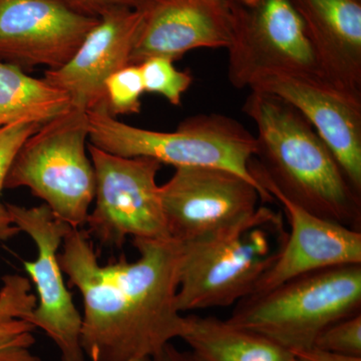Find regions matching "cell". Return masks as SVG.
<instances>
[{
    "mask_svg": "<svg viewBox=\"0 0 361 361\" xmlns=\"http://www.w3.org/2000/svg\"><path fill=\"white\" fill-rule=\"evenodd\" d=\"M250 90L275 94L300 111L361 194V94L305 75H275Z\"/></svg>",
    "mask_w": 361,
    "mask_h": 361,
    "instance_id": "cell-12",
    "label": "cell"
},
{
    "mask_svg": "<svg viewBox=\"0 0 361 361\" xmlns=\"http://www.w3.org/2000/svg\"><path fill=\"white\" fill-rule=\"evenodd\" d=\"M313 346L330 353L361 357V312L323 330Z\"/></svg>",
    "mask_w": 361,
    "mask_h": 361,
    "instance_id": "cell-23",
    "label": "cell"
},
{
    "mask_svg": "<svg viewBox=\"0 0 361 361\" xmlns=\"http://www.w3.org/2000/svg\"><path fill=\"white\" fill-rule=\"evenodd\" d=\"M360 310L361 264L344 265L307 273L246 297L227 322L292 355L313 348L323 330Z\"/></svg>",
    "mask_w": 361,
    "mask_h": 361,
    "instance_id": "cell-5",
    "label": "cell"
},
{
    "mask_svg": "<svg viewBox=\"0 0 361 361\" xmlns=\"http://www.w3.org/2000/svg\"><path fill=\"white\" fill-rule=\"evenodd\" d=\"M290 361H301V360H299L298 358H296L295 356L293 355V357L291 358Z\"/></svg>",
    "mask_w": 361,
    "mask_h": 361,
    "instance_id": "cell-29",
    "label": "cell"
},
{
    "mask_svg": "<svg viewBox=\"0 0 361 361\" xmlns=\"http://www.w3.org/2000/svg\"><path fill=\"white\" fill-rule=\"evenodd\" d=\"M14 225L32 238L37 249L35 261H25L28 279L35 285L37 302L28 322L56 344L61 361H85L80 345L82 313L63 278L59 248L73 228L58 219L45 204L23 207L6 203Z\"/></svg>",
    "mask_w": 361,
    "mask_h": 361,
    "instance_id": "cell-9",
    "label": "cell"
},
{
    "mask_svg": "<svg viewBox=\"0 0 361 361\" xmlns=\"http://www.w3.org/2000/svg\"><path fill=\"white\" fill-rule=\"evenodd\" d=\"M149 361H202L191 350L182 351L176 348L174 344H166L161 350L149 358Z\"/></svg>",
    "mask_w": 361,
    "mask_h": 361,
    "instance_id": "cell-27",
    "label": "cell"
},
{
    "mask_svg": "<svg viewBox=\"0 0 361 361\" xmlns=\"http://www.w3.org/2000/svg\"><path fill=\"white\" fill-rule=\"evenodd\" d=\"M243 113L256 126L250 172L259 186L323 219L361 232V194L300 111L283 99L250 90Z\"/></svg>",
    "mask_w": 361,
    "mask_h": 361,
    "instance_id": "cell-2",
    "label": "cell"
},
{
    "mask_svg": "<svg viewBox=\"0 0 361 361\" xmlns=\"http://www.w3.org/2000/svg\"><path fill=\"white\" fill-rule=\"evenodd\" d=\"M99 21L58 0H0V61L25 71L58 70Z\"/></svg>",
    "mask_w": 361,
    "mask_h": 361,
    "instance_id": "cell-11",
    "label": "cell"
},
{
    "mask_svg": "<svg viewBox=\"0 0 361 361\" xmlns=\"http://www.w3.org/2000/svg\"><path fill=\"white\" fill-rule=\"evenodd\" d=\"M301 361H361V357L356 356L339 355V353H330L322 349L313 348L304 349L292 353Z\"/></svg>",
    "mask_w": 361,
    "mask_h": 361,
    "instance_id": "cell-26",
    "label": "cell"
},
{
    "mask_svg": "<svg viewBox=\"0 0 361 361\" xmlns=\"http://www.w3.org/2000/svg\"><path fill=\"white\" fill-rule=\"evenodd\" d=\"M180 338L202 361H290L293 357L266 337L214 316H184Z\"/></svg>",
    "mask_w": 361,
    "mask_h": 361,
    "instance_id": "cell-17",
    "label": "cell"
},
{
    "mask_svg": "<svg viewBox=\"0 0 361 361\" xmlns=\"http://www.w3.org/2000/svg\"><path fill=\"white\" fill-rule=\"evenodd\" d=\"M160 194L169 236L180 244L245 220L262 201L260 190L245 178L212 167L176 168Z\"/></svg>",
    "mask_w": 361,
    "mask_h": 361,
    "instance_id": "cell-10",
    "label": "cell"
},
{
    "mask_svg": "<svg viewBox=\"0 0 361 361\" xmlns=\"http://www.w3.org/2000/svg\"><path fill=\"white\" fill-rule=\"evenodd\" d=\"M73 13L87 18H101L118 9H137L142 0H58Z\"/></svg>",
    "mask_w": 361,
    "mask_h": 361,
    "instance_id": "cell-25",
    "label": "cell"
},
{
    "mask_svg": "<svg viewBox=\"0 0 361 361\" xmlns=\"http://www.w3.org/2000/svg\"><path fill=\"white\" fill-rule=\"evenodd\" d=\"M144 92L139 66H125L113 73L104 82L106 111L114 118L141 113V99Z\"/></svg>",
    "mask_w": 361,
    "mask_h": 361,
    "instance_id": "cell-21",
    "label": "cell"
},
{
    "mask_svg": "<svg viewBox=\"0 0 361 361\" xmlns=\"http://www.w3.org/2000/svg\"><path fill=\"white\" fill-rule=\"evenodd\" d=\"M96 172L94 207L87 232L102 245L121 249L128 238L164 240L169 236L153 159L126 158L89 145Z\"/></svg>",
    "mask_w": 361,
    "mask_h": 361,
    "instance_id": "cell-8",
    "label": "cell"
},
{
    "mask_svg": "<svg viewBox=\"0 0 361 361\" xmlns=\"http://www.w3.org/2000/svg\"><path fill=\"white\" fill-rule=\"evenodd\" d=\"M42 126L37 123L16 122L0 128V195L16 154L23 142ZM20 233V229L11 219L6 204L0 200V243L13 238Z\"/></svg>",
    "mask_w": 361,
    "mask_h": 361,
    "instance_id": "cell-19",
    "label": "cell"
},
{
    "mask_svg": "<svg viewBox=\"0 0 361 361\" xmlns=\"http://www.w3.org/2000/svg\"><path fill=\"white\" fill-rule=\"evenodd\" d=\"M71 106L65 92L0 61V128L16 122L44 125Z\"/></svg>",
    "mask_w": 361,
    "mask_h": 361,
    "instance_id": "cell-18",
    "label": "cell"
},
{
    "mask_svg": "<svg viewBox=\"0 0 361 361\" xmlns=\"http://www.w3.org/2000/svg\"><path fill=\"white\" fill-rule=\"evenodd\" d=\"M87 113L68 109L44 123L16 154L4 189L28 188L73 229L87 223L96 195V172L87 155Z\"/></svg>",
    "mask_w": 361,
    "mask_h": 361,
    "instance_id": "cell-6",
    "label": "cell"
},
{
    "mask_svg": "<svg viewBox=\"0 0 361 361\" xmlns=\"http://www.w3.org/2000/svg\"><path fill=\"white\" fill-rule=\"evenodd\" d=\"M139 68L145 92L160 94L173 106H180L183 94L193 82L191 73L177 70L174 61L169 59H148Z\"/></svg>",
    "mask_w": 361,
    "mask_h": 361,
    "instance_id": "cell-20",
    "label": "cell"
},
{
    "mask_svg": "<svg viewBox=\"0 0 361 361\" xmlns=\"http://www.w3.org/2000/svg\"><path fill=\"white\" fill-rule=\"evenodd\" d=\"M35 330L25 320L0 323V361H42L32 351Z\"/></svg>",
    "mask_w": 361,
    "mask_h": 361,
    "instance_id": "cell-24",
    "label": "cell"
},
{
    "mask_svg": "<svg viewBox=\"0 0 361 361\" xmlns=\"http://www.w3.org/2000/svg\"><path fill=\"white\" fill-rule=\"evenodd\" d=\"M140 23L137 9L104 14L70 61L58 70L45 71L42 80L68 94L71 108L89 113L104 106V82L130 66Z\"/></svg>",
    "mask_w": 361,
    "mask_h": 361,
    "instance_id": "cell-14",
    "label": "cell"
},
{
    "mask_svg": "<svg viewBox=\"0 0 361 361\" xmlns=\"http://www.w3.org/2000/svg\"><path fill=\"white\" fill-rule=\"evenodd\" d=\"M287 233L283 215L258 207L245 220L206 238L180 244V313L228 307L250 296L274 264Z\"/></svg>",
    "mask_w": 361,
    "mask_h": 361,
    "instance_id": "cell-3",
    "label": "cell"
},
{
    "mask_svg": "<svg viewBox=\"0 0 361 361\" xmlns=\"http://www.w3.org/2000/svg\"><path fill=\"white\" fill-rule=\"evenodd\" d=\"M137 260L101 264L87 230L71 229L59 254L71 286L82 295L80 345L90 361L151 358L180 338L176 305L182 248L173 239H134Z\"/></svg>",
    "mask_w": 361,
    "mask_h": 361,
    "instance_id": "cell-1",
    "label": "cell"
},
{
    "mask_svg": "<svg viewBox=\"0 0 361 361\" xmlns=\"http://www.w3.org/2000/svg\"><path fill=\"white\" fill-rule=\"evenodd\" d=\"M137 11L130 65L156 56L175 61L194 49H227L231 42L228 0H142Z\"/></svg>",
    "mask_w": 361,
    "mask_h": 361,
    "instance_id": "cell-13",
    "label": "cell"
},
{
    "mask_svg": "<svg viewBox=\"0 0 361 361\" xmlns=\"http://www.w3.org/2000/svg\"><path fill=\"white\" fill-rule=\"evenodd\" d=\"M264 190L281 205L290 232L274 264L259 280L251 295L314 271L361 264V232L304 210L273 188Z\"/></svg>",
    "mask_w": 361,
    "mask_h": 361,
    "instance_id": "cell-15",
    "label": "cell"
},
{
    "mask_svg": "<svg viewBox=\"0 0 361 361\" xmlns=\"http://www.w3.org/2000/svg\"><path fill=\"white\" fill-rule=\"evenodd\" d=\"M132 361H149V358L145 357V358H137V360H134Z\"/></svg>",
    "mask_w": 361,
    "mask_h": 361,
    "instance_id": "cell-28",
    "label": "cell"
},
{
    "mask_svg": "<svg viewBox=\"0 0 361 361\" xmlns=\"http://www.w3.org/2000/svg\"><path fill=\"white\" fill-rule=\"evenodd\" d=\"M37 299L32 291V282L18 274L2 277L0 288V323L25 320L28 322L37 306Z\"/></svg>",
    "mask_w": 361,
    "mask_h": 361,
    "instance_id": "cell-22",
    "label": "cell"
},
{
    "mask_svg": "<svg viewBox=\"0 0 361 361\" xmlns=\"http://www.w3.org/2000/svg\"><path fill=\"white\" fill-rule=\"evenodd\" d=\"M228 4L231 42L227 71L235 89L250 90L275 75L322 77L291 0H228Z\"/></svg>",
    "mask_w": 361,
    "mask_h": 361,
    "instance_id": "cell-7",
    "label": "cell"
},
{
    "mask_svg": "<svg viewBox=\"0 0 361 361\" xmlns=\"http://www.w3.org/2000/svg\"><path fill=\"white\" fill-rule=\"evenodd\" d=\"M291 1L322 77L361 94V0Z\"/></svg>",
    "mask_w": 361,
    "mask_h": 361,
    "instance_id": "cell-16",
    "label": "cell"
},
{
    "mask_svg": "<svg viewBox=\"0 0 361 361\" xmlns=\"http://www.w3.org/2000/svg\"><path fill=\"white\" fill-rule=\"evenodd\" d=\"M90 144L113 155L153 159L173 167H212L231 171L260 190L263 202L272 196L250 172L255 135L222 114H199L185 118L174 132H157L128 125L104 106L87 113Z\"/></svg>",
    "mask_w": 361,
    "mask_h": 361,
    "instance_id": "cell-4",
    "label": "cell"
}]
</instances>
